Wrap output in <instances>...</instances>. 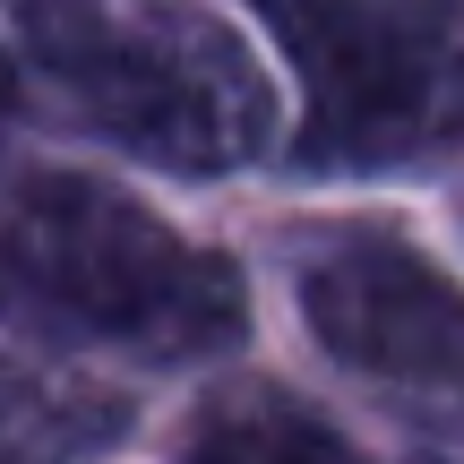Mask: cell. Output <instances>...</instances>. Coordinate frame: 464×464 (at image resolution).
I'll list each match as a JSON object with an SVG mask.
<instances>
[{
  "label": "cell",
  "mask_w": 464,
  "mask_h": 464,
  "mask_svg": "<svg viewBox=\"0 0 464 464\" xmlns=\"http://www.w3.org/2000/svg\"><path fill=\"white\" fill-rule=\"evenodd\" d=\"M0 318L34 344L207 362L241 344V266L86 172H34L0 198Z\"/></svg>",
  "instance_id": "obj_1"
},
{
  "label": "cell",
  "mask_w": 464,
  "mask_h": 464,
  "mask_svg": "<svg viewBox=\"0 0 464 464\" xmlns=\"http://www.w3.org/2000/svg\"><path fill=\"white\" fill-rule=\"evenodd\" d=\"M26 61L95 138L172 172H241L276 138V95L232 26L198 9L17 0Z\"/></svg>",
  "instance_id": "obj_2"
},
{
  "label": "cell",
  "mask_w": 464,
  "mask_h": 464,
  "mask_svg": "<svg viewBox=\"0 0 464 464\" xmlns=\"http://www.w3.org/2000/svg\"><path fill=\"white\" fill-rule=\"evenodd\" d=\"M301 69V164L413 172L464 147V9L439 0H249Z\"/></svg>",
  "instance_id": "obj_3"
},
{
  "label": "cell",
  "mask_w": 464,
  "mask_h": 464,
  "mask_svg": "<svg viewBox=\"0 0 464 464\" xmlns=\"http://www.w3.org/2000/svg\"><path fill=\"white\" fill-rule=\"evenodd\" d=\"M301 318L344 370L387 387H464V284L396 232H327L301 258Z\"/></svg>",
  "instance_id": "obj_4"
},
{
  "label": "cell",
  "mask_w": 464,
  "mask_h": 464,
  "mask_svg": "<svg viewBox=\"0 0 464 464\" xmlns=\"http://www.w3.org/2000/svg\"><path fill=\"white\" fill-rule=\"evenodd\" d=\"M130 430V396L78 370L0 362V464H95Z\"/></svg>",
  "instance_id": "obj_5"
},
{
  "label": "cell",
  "mask_w": 464,
  "mask_h": 464,
  "mask_svg": "<svg viewBox=\"0 0 464 464\" xmlns=\"http://www.w3.org/2000/svg\"><path fill=\"white\" fill-rule=\"evenodd\" d=\"M181 464H370V456L284 387H216L181 430Z\"/></svg>",
  "instance_id": "obj_6"
},
{
  "label": "cell",
  "mask_w": 464,
  "mask_h": 464,
  "mask_svg": "<svg viewBox=\"0 0 464 464\" xmlns=\"http://www.w3.org/2000/svg\"><path fill=\"white\" fill-rule=\"evenodd\" d=\"M9 95H17V78H9V52H0V112H9Z\"/></svg>",
  "instance_id": "obj_7"
},
{
  "label": "cell",
  "mask_w": 464,
  "mask_h": 464,
  "mask_svg": "<svg viewBox=\"0 0 464 464\" xmlns=\"http://www.w3.org/2000/svg\"><path fill=\"white\" fill-rule=\"evenodd\" d=\"M413 464H464V448H456V456H413Z\"/></svg>",
  "instance_id": "obj_8"
}]
</instances>
